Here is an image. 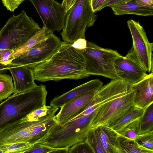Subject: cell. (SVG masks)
Segmentation results:
<instances>
[{
    "instance_id": "cell-1",
    "label": "cell",
    "mask_w": 153,
    "mask_h": 153,
    "mask_svg": "<svg viewBox=\"0 0 153 153\" xmlns=\"http://www.w3.org/2000/svg\"><path fill=\"white\" fill-rule=\"evenodd\" d=\"M72 44L61 42L51 57L34 67L33 71L35 80L45 82L88 77L90 75L86 71L84 57Z\"/></svg>"
},
{
    "instance_id": "cell-2",
    "label": "cell",
    "mask_w": 153,
    "mask_h": 153,
    "mask_svg": "<svg viewBox=\"0 0 153 153\" xmlns=\"http://www.w3.org/2000/svg\"><path fill=\"white\" fill-rule=\"evenodd\" d=\"M47 93L45 86L41 85L6 98L0 103V130L46 105Z\"/></svg>"
},
{
    "instance_id": "cell-3",
    "label": "cell",
    "mask_w": 153,
    "mask_h": 153,
    "mask_svg": "<svg viewBox=\"0 0 153 153\" xmlns=\"http://www.w3.org/2000/svg\"><path fill=\"white\" fill-rule=\"evenodd\" d=\"M91 114L71 120L62 126L56 123L37 143L55 148H69L86 141L91 130Z\"/></svg>"
},
{
    "instance_id": "cell-4",
    "label": "cell",
    "mask_w": 153,
    "mask_h": 153,
    "mask_svg": "<svg viewBox=\"0 0 153 153\" xmlns=\"http://www.w3.org/2000/svg\"><path fill=\"white\" fill-rule=\"evenodd\" d=\"M41 28L38 24L23 10L19 14L10 17L0 30V49L14 51Z\"/></svg>"
},
{
    "instance_id": "cell-5",
    "label": "cell",
    "mask_w": 153,
    "mask_h": 153,
    "mask_svg": "<svg viewBox=\"0 0 153 153\" xmlns=\"http://www.w3.org/2000/svg\"><path fill=\"white\" fill-rule=\"evenodd\" d=\"M97 18L91 0H76L66 15L65 25L61 33L62 39L73 43L79 39H85L86 30L94 25Z\"/></svg>"
},
{
    "instance_id": "cell-6",
    "label": "cell",
    "mask_w": 153,
    "mask_h": 153,
    "mask_svg": "<svg viewBox=\"0 0 153 153\" xmlns=\"http://www.w3.org/2000/svg\"><path fill=\"white\" fill-rule=\"evenodd\" d=\"M134 93L129 84L117 96L94 111L91 121V130L102 125L111 127L134 107Z\"/></svg>"
},
{
    "instance_id": "cell-7",
    "label": "cell",
    "mask_w": 153,
    "mask_h": 153,
    "mask_svg": "<svg viewBox=\"0 0 153 153\" xmlns=\"http://www.w3.org/2000/svg\"><path fill=\"white\" fill-rule=\"evenodd\" d=\"M79 51L84 59L86 71L90 75L100 76L111 79H118L114 66L115 59L121 55L117 51L88 42L86 48Z\"/></svg>"
},
{
    "instance_id": "cell-8",
    "label": "cell",
    "mask_w": 153,
    "mask_h": 153,
    "mask_svg": "<svg viewBox=\"0 0 153 153\" xmlns=\"http://www.w3.org/2000/svg\"><path fill=\"white\" fill-rule=\"evenodd\" d=\"M61 41L53 33L33 46L28 51L13 59L10 64L32 68L46 60L56 51Z\"/></svg>"
},
{
    "instance_id": "cell-9",
    "label": "cell",
    "mask_w": 153,
    "mask_h": 153,
    "mask_svg": "<svg viewBox=\"0 0 153 153\" xmlns=\"http://www.w3.org/2000/svg\"><path fill=\"white\" fill-rule=\"evenodd\" d=\"M127 24L132 39L131 49L146 71L149 73L153 72V43L149 41L139 22L130 19Z\"/></svg>"
},
{
    "instance_id": "cell-10",
    "label": "cell",
    "mask_w": 153,
    "mask_h": 153,
    "mask_svg": "<svg viewBox=\"0 0 153 153\" xmlns=\"http://www.w3.org/2000/svg\"><path fill=\"white\" fill-rule=\"evenodd\" d=\"M33 5L43 23L51 32H59L64 27L66 15L61 4L55 0H28Z\"/></svg>"
},
{
    "instance_id": "cell-11",
    "label": "cell",
    "mask_w": 153,
    "mask_h": 153,
    "mask_svg": "<svg viewBox=\"0 0 153 153\" xmlns=\"http://www.w3.org/2000/svg\"><path fill=\"white\" fill-rule=\"evenodd\" d=\"M114 66L118 79L131 85L139 82L148 74L131 48L125 56L121 55L115 59Z\"/></svg>"
},
{
    "instance_id": "cell-12",
    "label": "cell",
    "mask_w": 153,
    "mask_h": 153,
    "mask_svg": "<svg viewBox=\"0 0 153 153\" xmlns=\"http://www.w3.org/2000/svg\"><path fill=\"white\" fill-rule=\"evenodd\" d=\"M97 91L82 95L64 105L54 117L56 123L62 126L81 113L93 99Z\"/></svg>"
},
{
    "instance_id": "cell-13",
    "label": "cell",
    "mask_w": 153,
    "mask_h": 153,
    "mask_svg": "<svg viewBox=\"0 0 153 153\" xmlns=\"http://www.w3.org/2000/svg\"><path fill=\"white\" fill-rule=\"evenodd\" d=\"M134 105L145 110L153 103V73L151 72L138 82L131 85Z\"/></svg>"
},
{
    "instance_id": "cell-14",
    "label": "cell",
    "mask_w": 153,
    "mask_h": 153,
    "mask_svg": "<svg viewBox=\"0 0 153 153\" xmlns=\"http://www.w3.org/2000/svg\"><path fill=\"white\" fill-rule=\"evenodd\" d=\"M33 68L25 66L9 64L8 70L14 83V94L27 91L37 86L35 82Z\"/></svg>"
},
{
    "instance_id": "cell-15",
    "label": "cell",
    "mask_w": 153,
    "mask_h": 153,
    "mask_svg": "<svg viewBox=\"0 0 153 153\" xmlns=\"http://www.w3.org/2000/svg\"><path fill=\"white\" fill-rule=\"evenodd\" d=\"M100 79L91 80L78 86L60 96H56L51 102L50 105L61 108L65 104L81 96L98 91L103 86Z\"/></svg>"
},
{
    "instance_id": "cell-16",
    "label": "cell",
    "mask_w": 153,
    "mask_h": 153,
    "mask_svg": "<svg viewBox=\"0 0 153 153\" xmlns=\"http://www.w3.org/2000/svg\"><path fill=\"white\" fill-rule=\"evenodd\" d=\"M94 130L98 134L106 153H123L120 146L118 133L105 126H99Z\"/></svg>"
},
{
    "instance_id": "cell-17",
    "label": "cell",
    "mask_w": 153,
    "mask_h": 153,
    "mask_svg": "<svg viewBox=\"0 0 153 153\" xmlns=\"http://www.w3.org/2000/svg\"><path fill=\"white\" fill-rule=\"evenodd\" d=\"M111 7L114 14L117 16L128 14L145 16L153 15V8L137 4L134 0H128Z\"/></svg>"
},
{
    "instance_id": "cell-18",
    "label": "cell",
    "mask_w": 153,
    "mask_h": 153,
    "mask_svg": "<svg viewBox=\"0 0 153 153\" xmlns=\"http://www.w3.org/2000/svg\"><path fill=\"white\" fill-rule=\"evenodd\" d=\"M51 33L43 27L41 28L22 46L14 51L10 58V63L15 58L27 52L35 45L44 40Z\"/></svg>"
},
{
    "instance_id": "cell-19",
    "label": "cell",
    "mask_w": 153,
    "mask_h": 153,
    "mask_svg": "<svg viewBox=\"0 0 153 153\" xmlns=\"http://www.w3.org/2000/svg\"><path fill=\"white\" fill-rule=\"evenodd\" d=\"M145 110L134 106L128 112L110 128L118 133L128 125L134 121L141 119Z\"/></svg>"
},
{
    "instance_id": "cell-20",
    "label": "cell",
    "mask_w": 153,
    "mask_h": 153,
    "mask_svg": "<svg viewBox=\"0 0 153 153\" xmlns=\"http://www.w3.org/2000/svg\"><path fill=\"white\" fill-rule=\"evenodd\" d=\"M120 146L123 153H153V151L139 145L134 140L119 135Z\"/></svg>"
},
{
    "instance_id": "cell-21",
    "label": "cell",
    "mask_w": 153,
    "mask_h": 153,
    "mask_svg": "<svg viewBox=\"0 0 153 153\" xmlns=\"http://www.w3.org/2000/svg\"><path fill=\"white\" fill-rule=\"evenodd\" d=\"M59 108L51 105H44L34 110L28 115L19 121H33L49 117H54Z\"/></svg>"
},
{
    "instance_id": "cell-22",
    "label": "cell",
    "mask_w": 153,
    "mask_h": 153,
    "mask_svg": "<svg viewBox=\"0 0 153 153\" xmlns=\"http://www.w3.org/2000/svg\"><path fill=\"white\" fill-rule=\"evenodd\" d=\"M153 131V105L145 110L140 123L139 135Z\"/></svg>"
},
{
    "instance_id": "cell-23",
    "label": "cell",
    "mask_w": 153,
    "mask_h": 153,
    "mask_svg": "<svg viewBox=\"0 0 153 153\" xmlns=\"http://www.w3.org/2000/svg\"><path fill=\"white\" fill-rule=\"evenodd\" d=\"M14 90L12 77L0 73V102L10 96L13 93Z\"/></svg>"
},
{
    "instance_id": "cell-24",
    "label": "cell",
    "mask_w": 153,
    "mask_h": 153,
    "mask_svg": "<svg viewBox=\"0 0 153 153\" xmlns=\"http://www.w3.org/2000/svg\"><path fill=\"white\" fill-rule=\"evenodd\" d=\"M68 148H55L39 143L32 144L25 153H68Z\"/></svg>"
},
{
    "instance_id": "cell-25",
    "label": "cell",
    "mask_w": 153,
    "mask_h": 153,
    "mask_svg": "<svg viewBox=\"0 0 153 153\" xmlns=\"http://www.w3.org/2000/svg\"><path fill=\"white\" fill-rule=\"evenodd\" d=\"M140 119L128 125L118 134L126 138L135 140L139 135L140 123Z\"/></svg>"
},
{
    "instance_id": "cell-26",
    "label": "cell",
    "mask_w": 153,
    "mask_h": 153,
    "mask_svg": "<svg viewBox=\"0 0 153 153\" xmlns=\"http://www.w3.org/2000/svg\"><path fill=\"white\" fill-rule=\"evenodd\" d=\"M32 145L26 143H16L6 144L0 147L3 153H23Z\"/></svg>"
},
{
    "instance_id": "cell-27",
    "label": "cell",
    "mask_w": 153,
    "mask_h": 153,
    "mask_svg": "<svg viewBox=\"0 0 153 153\" xmlns=\"http://www.w3.org/2000/svg\"><path fill=\"white\" fill-rule=\"evenodd\" d=\"M86 140L89 144L94 153H106L100 139L95 130H90Z\"/></svg>"
},
{
    "instance_id": "cell-28",
    "label": "cell",
    "mask_w": 153,
    "mask_h": 153,
    "mask_svg": "<svg viewBox=\"0 0 153 153\" xmlns=\"http://www.w3.org/2000/svg\"><path fill=\"white\" fill-rule=\"evenodd\" d=\"M134 140L142 146L153 151V131L139 135Z\"/></svg>"
},
{
    "instance_id": "cell-29",
    "label": "cell",
    "mask_w": 153,
    "mask_h": 153,
    "mask_svg": "<svg viewBox=\"0 0 153 153\" xmlns=\"http://www.w3.org/2000/svg\"><path fill=\"white\" fill-rule=\"evenodd\" d=\"M68 153H94L91 146L87 141L76 143L68 149Z\"/></svg>"
},
{
    "instance_id": "cell-30",
    "label": "cell",
    "mask_w": 153,
    "mask_h": 153,
    "mask_svg": "<svg viewBox=\"0 0 153 153\" xmlns=\"http://www.w3.org/2000/svg\"><path fill=\"white\" fill-rule=\"evenodd\" d=\"M14 51L9 49H0V64L9 65L10 58Z\"/></svg>"
},
{
    "instance_id": "cell-31",
    "label": "cell",
    "mask_w": 153,
    "mask_h": 153,
    "mask_svg": "<svg viewBox=\"0 0 153 153\" xmlns=\"http://www.w3.org/2000/svg\"><path fill=\"white\" fill-rule=\"evenodd\" d=\"M4 5L8 10L13 11L19 6L25 0H1Z\"/></svg>"
},
{
    "instance_id": "cell-32",
    "label": "cell",
    "mask_w": 153,
    "mask_h": 153,
    "mask_svg": "<svg viewBox=\"0 0 153 153\" xmlns=\"http://www.w3.org/2000/svg\"><path fill=\"white\" fill-rule=\"evenodd\" d=\"M87 41L85 39H79L73 43V46L79 50L85 49L86 47Z\"/></svg>"
},
{
    "instance_id": "cell-33",
    "label": "cell",
    "mask_w": 153,
    "mask_h": 153,
    "mask_svg": "<svg viewBox=\"0 0 153 153\" xmlns=\"http://www.w3.org/2000/svg\"><path fill=\"white\" fill-rule=\"evenodd\" d=\"M127 0H107L100 7L99 11L105 7H111L113 6L122 3Z\"/></svg>"
},
{
    "instance_id": "cell-34",
    "label": "cell",
    "mask_w": 153,
    "mask_h": 153,
    "mask_svg": "<svg viewBox=\"0 0 153 153\" xmlns=\"http://www.w3.org/2000/svg\"><path fill=\"white\" fill-rule=\"evenodd\" d=\"M76 1V0H63L61 4L65 15Z\"/></svg>"
},
{
    "instance_id": "cell-35",
    "label": "cell",
    "mask_w": 153,
    "mask_h": 153,
    "mask_svg": "<svg viewBox=\"0 0 153 153\" xmlns=\"http://www.w3.org/2000/svg\"><path fill=\"white\" fill-rule=\"evenodd\" d=\"M107 0H91V3L93 11L95 13L99 10L103 4Z\"/></svg>"
},
{
    "instance_id": "cell-36",
    "label": "cell",
    "mask_w": 153,
    "mask_h": 153,
    "mask_svg": "<svg viewBox=\"0 0 153 153\" xmlns=\"http://www.w3.org/2000/svg\"><path fill=\"white\" fill-rule=\"evenodd\" d=\"M135 3L139 5L153 8V0H134Z\"/></svg>"
},
{
    "instance_id": "cell-37",
    "label": "cell",
    "mask_w": 153,
    "mask_h": 153,
    "mask_svg": "<svg viewBox=\"0 0 153 153\" xmlns=\"http://www.w3.org/2000/svg\"><path fill=\"white\" fill-rule=\"evenodd\" d=\"M0 153H3V151L0 149Z\"/></svg>"
}]
</instances>
